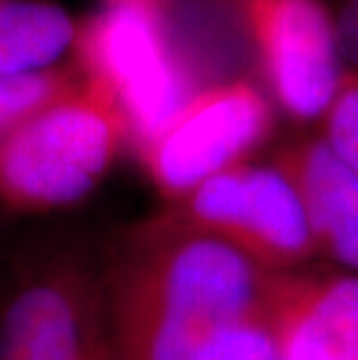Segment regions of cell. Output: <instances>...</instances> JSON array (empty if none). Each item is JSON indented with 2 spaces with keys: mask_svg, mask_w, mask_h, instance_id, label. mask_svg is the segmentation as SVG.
Here are the masks:
<instances>
[{
  "mask_svg": "<svg viewBox=\"0 0 358 360\" xmlns=\"http://www.w3.org/2000/svg\"><path fill=\"white\" fill-rule=\"evenodd\" d=\"M279 277L174 210L142 221L101 270L119 360H277Z\"/></svg>",
  "mask_w": 358,
  "mask_h": 360,
  "instance_id": "obj_1",
  "label": "cell"
},
{
  "mask_svg": "<svg viewBox=\"0 0 358 360\" xmlns=\"http://www.w3.org/2000/svg\"><path fill=\"white\" fill-rule=\"evenodd\" d=\"M131 144L124 114L79 72L0 142V207L42 214L84 200Z\"/></svg>",
  "mask_w": 358,
  "mask_h": 360,
  "instance_id": "obj_2",
  "label": "cell"
},
{
  "mask_svg": "<svg viewBox=\"0 0 358 360\" xmlns=\"http://www.w3.org/2000/svg\"><path fill=\"white\" fill-rule=\"evenodd\" d=\"M75 65L124 114L142 147L198 89L163 17L161 0H110L77 28Z\"/></svg>",
  "mask_w": 358,
  "mask_h": 360,
  "instance_id": "obj_3",
  "label": "cell"
},
{
  "mask_svg": "<svg viewBox=\"0 0 358 360\" xmlns=\"http://www.w3.org/2000/svg\"><path fill=\"white\" fill-rule=\"evenodd\" d=\"M272 128V107L251 82L198 89L154 137L138 147L151 184L179 202L200 184L245 163Z\"/></svg>",
  "mask_w": 358,
  "mask_h": 360,
  "instance_id": "obj_4",
  "label": "cell"
},
{
  "mask_svg": "<svg viewBox=\"0 0 358 360\" xmlns=\"http://www.w3.org/2000/svg\"><path fill=\"white\" fill-rule=\"evenodd\" d=\"M0 360H119L101 272L75 256L26 272L0 309Z\"/></svg>",
  "mask_w": 358,
  "mask_h": 360,
  "instance_id": "obj_5",
  "label": "cell"
},
{
  "mask_svg": "<svg viewBox=\"0 0 358 360\" xmlns=\"http://www.w3.org/2000/svg\"><path fill=\"white\" fill-rule=\"evenodd\" d=\"M174 212L277 272L317 249L298 191L275 165L228 167L174 202Z\"/></svg>",
  "mask_w": 358,
  "mask_h": 360,
  "instance_id": "obj_6",
  "label": "cell"
},
{
  "mask_svg": "<svg viewBox=\"0 0 358 360\" xmlns=\"http://www.w3.org/2000/svg\"><path fill=\"white\" fill-rule=\"evenodd\" d=\"M272 94L295 119L326 117L342 84L335 19L321 0H242Z\"/></svg>",
  "mask_w": 358,
  "mask_h": 360,
  "instance_id": "obj_7",
  "label": "cell"
},
{
  "mask_svg": "<svg viewBox=\"0 0 358 360\" xmlns=\"http://www.w3.org/2000/svg\"><path fill=\"white\" fill-rule=\"evenodd\" d=\"M272 333L277 360H358V277L281 272Z\"/></svg>",
  "mask_w": 358,
  "mask_h": 360,
  "instance_id": "obj_8",
  "label": "cell"
},
{
  "mask_svg": "<svg viewBox=\"0 0 358 360\" xmlns=\"http://www.w3.org/2000/svg\"><path fill=\"white\" fill-rule=\"evenodd\" d=\"M275 167L298 191L317 249L358 270V174L326 140L284 149Z\"/></svg>",
  "mask_w": 358,
  "mask_h": 360,
  "instance_id": "obj_9",
  "label": "cell"
},
{
  "mask_svg": "<svg viewBox=\"0 0 358 360\" xmlns=\"http://www.w3.org/2000/svg\"><path fill=\"white\" fill-rule=\"evenodd\" d=\"M79 21L49 0H0V79L47 70L77 42Z\"/></svg>",
  "mask_w": 358,
  "mask_h": 360,
  "instance_id": "obj_10",
  "label": "cell"
},
{
  "mask_svg": "<svg viewBox=\"0 0 358 360\" xmlns=\"http://www.w3.org/2000/svg\"><path fill=\"white\" fill-rule=\"evenodd\" d=\"M77 77L79 68L70 63L0 79V142L30 114L63 94Z\"/></svg>",
  "mask_w": 358,
  "mask_h": 360,
  "instance_id": "obj_11",
  "label": "cell"
},
{
  "mask_svg": "<svg viewBox=\"0 0 358 360\" xmlns=\"http://www.w3.org/2000/svg\"><path fill=\"white\" fill-rule=\"evenodd\" d=\"M326 142L358 174V72H345L326 112Z\"/></svg>",
  "mask_w": 358,
  "mask_h": 360,
  "instance_id": "obj_12",
  "label": "cell"
},
{
  "mask_svg": "<svg viewBox=\"0 0 358 360\" xmlns=\"http://www.w3.org/2000/svg\"><path fill=\"white\" fill-rule=\"evenodd\" d=\"M340 56L349 60L358 72V0H345L335 19Z\"/></svg>",
  "mask_w": 358,
  "mask_h": 360,
  "instance_id": "obj_13",
  "label": "cell"
},
{
  "mask_svg": "<svg viewBox=\"0 0 358 360\" xmlns=\"http://www.w3.org/2000/svg\"><path fill=\"white\" fill-rule=\"evenodd\" d=\"M103 3H110V0H103Z\"/></svg>",
  "mask_w": 358,
  "mask_h": 360,
  "instance_id": "obj_14",
  "label": "cell"
}]
</instances>
